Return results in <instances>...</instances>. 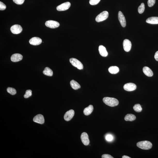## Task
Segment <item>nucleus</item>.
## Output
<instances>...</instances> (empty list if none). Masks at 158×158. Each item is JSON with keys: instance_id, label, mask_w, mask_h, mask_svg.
<instances>
[{"instance_id": "obj_28", "label": "nucleus", "mask_w": 158, "mask_h": 158, "mask_svg": "<svg viewBox=\"0 0 158 158\" xmlns=\"http://www.w3.org/2000/svg\"><path fill=\"white\" fill-rule=\"evenodd\" d=\"M100 1L101 0H90L89 3L91 5H96L98 4Z\"/></svg>"}, {"instance_id": "obj_22", "label": "nucleus", "mask_w": 158, "mask_h": 158, "mask_svg": "<svg viewBox=\"0 0 158 158\" xmlns=\"http://www.w3.org/2000/svg\"><path fill=\"white\" fill-rule=\"evenodd\" d=\"M136 119V117L134 115L132 114H128L126 115L125 120L126 121H133Z\"/></svg>"}, {"instance_id": "obj_6", "label": "nucleus", "mask_w": 158, "mask_h": 158, "mask_svg": "<svg viewBox=\"0 0 158 158\" xmlns=\"http://www.w3.org/2000/svg\"><path fill=\"white\" fill-rule=\"evenodd\" d=\"M10 30L13 33L17 34L21 33L23 30V29L20 25L15 24L11 27Z\"/></svg>"}, {"instance_id": "obj_3", "label": "nucleus", "mask_w": 158, "mask_h": 158, "mask_svg": "<svg viewBox=\"0 0 158 158\" xmlns=\"http://www.w3.org/2000/svg\"><path fill=\"white\" fill-rule=\"evenodd\" d=\"M108 12L107 11H103L97 16L95 18V20L98 22H102L106 19L108 18Z\"/></svg>"}, {"instance_id": "obj_10", "label": "nucleus", "mask_w": 158, "mask_h": 158, "mask_svg": "<svg viewBox=\"0 0 158 158\" xmlns=\"http://www.w3.org/2000/svg\"><path fill=\"white\" fill-rule=\"evenodd\" d=\"M118 18L121 26L122 27H125L126 25V21L125 16L121 11L118 12Z\"/></svg>"}, {"instance_id": "obj_20", "label": "nucleus", "mask_w": 158, "mask_h": 158, "mask_svg": "<svg viewBox=\"0 0 158 158\" xmlns=\"http://www.w3.org/2000/svg\"><path fill=\"white\" fill-rule=\"evenodd\" d=\"M71 86L73 89L77 90L81 88V86L79 83L74 80H71L70 81Z\"/></svg>"}, {"instance_id": "obj_30", "label": "nucleus", "mask_w": 158, "mask_h": 158, "mask_svg": "<svg viewBox=\"0 0 158 158\" xmlns=\"http://www.w3.org/2000/svg\"><path fill=\"white\" fill-rule=\"evenodd\" d=\"M105 139L108 142H111L113 139V137L112 135L110 134H108L106 136Z\"/></svg>"}, {"instance_id": "obj_33", "label": "nucleus", "mask_w": 158, "mask_h": 158, "mask_svg": "<svg viewBox=\"0 0 158 158\" xmlns=\"http://www.w3.org/2000/svg\"><path fill=\"white\" fill-rule=\"evenodd\" d=\"M102 158H113L111 155L109 154H105L103 155L102 156Z\"/></svg>"}, {"instance_id": "obj_11", "label": "nucleus", "mask_w": 158, "mask_h": 158, "mask_svg": "<svg viewBox=\"0 0 158 158\" xmlns=\"http://www.w3.org/2000/svg\"><path fill=\"white\" fill-rule=\"evenodd\" d=\"M123 46L124 50L126 52H129L130 50L132 47V43L129 40L125 39L123 42Z\"/></svg>"}, {"instance_id": "obj_4", "label": "nucleus", "mask_w": 158, "mask_h": 158, "mask_svg": "<svg viewBox=\"0 0 158 158\" xmlns=\"http://www.w3.org/2000/svg\"><path fill=\"white\" fill-rule=\"evenodd\" d=\"M70 62L72 65L77 67L79 70H82L83 69V65L81 62L77 59L71 58L70 59Z\"/></svg>"}, {"instance_id": "obj_32", "label": "nucleus", "mask_w": 158, "mask_h": 158, "mask_svg": "<svg viewBox=\"0 0 158 158\" xmlns=\"http://www.w3.org/2000/svg\"><path fill=\"white\" fill-rule=\"evenodd\" d=\"M6 8V5L3 3L0 2V10H4Z\"/></svg>"}, {"instance_id": "obj_8", "label": "nucleus", "mask_w": 158, "mask_h": 158, "mask_svg": "<svg viewBox=\"0 0 158 158\" xmlns=\"http://www.w3.org/2000/svg\"><path fill=\"white\" fill-rule=\"evenodd\" d=\"M136 85L133 83H128L126 84L124 86V88L126 91H131L136 89Z\"/></svg>"}, {"instance_id": "obj_25", "label": "nucleus", "mask_w": 158, "mask_h": 158, "mask_svg": "<svg viewBox=\"0 0 158 158\" xmlns=\"http://www.w3.org/2000/svg\"><path fill=\"white\" fill-rule=\"evenodd\" d=\"M7 91L9 94L14 95L16 94V91L15 88L11 87H8L7 89Z\"/></svg>"}, {"instance_id": "obj_9", "label": "nucleus", "mask_w": 158, "mask_h": 158, "mask_svg": "<svg viewBox=\"0 0 158 158\" xmlns=\"http://www.w3.org/2000/svg\"><path fill=\"white\" fill-rule=\"evenodd\" d=\"M82 142L85 146H88L90 143L88 134L86 132H83L81 136Z\"/></svg>"}, {"instance_id": "obj_31", "label": "nucleus", "mask_w": 158, "mask_h": 158, "mask_svg": "<svg viewBox=\"0 0 158 158\" xmlns=\"http://www.w3.org/2000/svg\"><path fill=\"white\" fill-rule=\"evenodd\" d=\"M15 3L17 5H21L23 4L25 0H13Z\"/></svg>"}, {"instance_id": "obj_16", "label": "nucleus", "mask_w": 158, "mask_h": 158, "mask_svg": "<svg viewBox=\"0 0 158 158\" xmlns=\"http://www.w3.org/2000/svg\"><path fill=\"white\" fill-rule=\"evenodd\" d=\"M99 51L101 56L103 57H106L108 55V53L105 47L101 45L99 47Z\"/></svg>"}, {"instance_id": "obj_26", "label": "nucleus", "mask_w": 158, "mask_h": 158, "mask_svg": "<svg viewBox=\"0 0 158 158\" xmlns=\"http://www.w3.org/2000/svg\"><path fill=\"white\" fill-rule=\"evenodd\" d=\"M145 6L144 3H142L138 8V11L139 14H142L144 12Z\"/></svg>"}, {"instance_id": "obj_1", "label": "nucleus", "mask_w": 158, "mask_h": 158, "mask_svg": "<svg viewBox=\"0 0 158 158\" xmlns=\"http://www.w3.org/2000/svg\"><path fill=\"white\" fill-rule=\"evenodd\" d=\"M103 101L106 105L111 107L117 106L119 103V102L116 99L110 97H105Z\"/></svg>"}, {"instance_id": "obj_13", "label": "nucleus", "mask_w": 158, "mask_h": 158, "mask_svg": "<svg viewBox=\"0 0 158 158\" xmlns=\"http://www.w3.org/2000/svg\"><path fill=\"white\" fill-rule=\"evenodd\" d=\"M29 43L33 46H38L41 44L42 40L40 38L37 37L32 38L29 41Z\"/></svg>"}, {"instance_id": "obj_2", "label": "nucleus", "mask_w": 158, "mask_h": 158, "mask_svg": "<svg viewBox=\"0 0 158 158\" xmlns=\"http://www.w3.org/2000/svg\"><path fill=\"white\" fill-rule=\"evenodd\" d=\"M136 145L138 148L145 150L150 149L152 147V143L149 141H141L138 142Z\"/></svg>"}, {"instance_id": "obj_5", "label": "nucleus", "mask_w": 158, "mask_h": 158, "mask_svg": "<svg viewBox=\"0 0 158 158\" xmlns=\"http://www.w3.org/2000/svg\"><path fill=\"white\" fill-rule=\"evenodd\" d=\"M45 25L47 27L51 29H55L58 27L60 24L59 22L56 21L50 20L46 21Z\"/></svg>"}, {"instance_id": "obj_23", "label": "nucleus", "mask_w": 158, "mask_h": 158, "mask_svg": "<svg viewBox=\"0 0 158 158\" xmlns=\"http://www.w3.org/2000/svg\"><path fill=\"white\" fill-rule=\"evenodd\" d=\"M44 74L46 76L51 77L53 75V72L52 70L48 67L45 68L43 71Z\"/></svg>"}, {"instance_id": "obj_21", "label": "nucleus", "mask_w": 158, "mask_h": 158, "mask_svg": "<svg viewBox=\"0 0 158 158\" xmlns=\"http://www.w3.org/2000/svg\"><path fill=\"white\" fill-rule=\"evenodd\" d=\"M108 71L111 74H117L119 72V69L117 66H111L109 68Z\"/></svg>"}, {"instance_id": "obj_15", "label": "nucleus", "mask_w": 158, "mask_h": 158, "mask_svg": "<svg viewBox=\"0 0 158 158\" xmlns=\"http://www.w3.org/2000/svg\"><path fill=\"white\" fill-rule=\"evenodd\" d=\"M22 55L18 53H16L12 55L11 57V60L13 62H17L20 61L23 59Z\"/></svg>"}, {"instance_id": "obj_7", "label": "nucleus", "mask_w": 158, "mask_h": 158, "mask_svg": "<svg viewBox=\"0 0 158 158\" xmlns=\"http://www.w3.org/2000/svg\"><path fill=\"white\" fill-rule=\"evenodd\" d=\"M71 4L69 2H64L58 6L57 7V9L59 11H64L67 10L70 8Z\"/></svg>"}, {"instance_id": "obj_17", "label": "nucleus", "mask_w": 158, "mask_h": 158, "mask_svg": "<svg viewBox=\"0 0 158 158\" xmlns=\"http://www.w3.org/2000/svg\"><path fill=\"white\" fill-rule=\"evenodd\" d=\"M146 22L151 24H158V17H149L147 19Z\"/></svg>"}, {"instance_id": "obj_29", "label": "nucleus", "mask_w": 158, "mask_h": 158, "mask_svg": "<svg viewBox=\"0 0 158 158\" xmlns=\"http://www.w3.org/2000/svg\"><path fill=\"white\" fill-rule=\"evenodd\" d=\"M156 2V0H148V5L150 7L153 6Z\"/></svg>"}, {"instance_id": "obj_27", "label": "nucleus", "mask_w": 158, "mask_h": 158, "mask_svg": "<svg viewBox=\"0 0 158 158\" xmlns=\"http://www.w3.org/2000/svg\"><path fill=\"white\" fill-rule=\"evenodd\" d=\"M32 95V90H27L26 92V93L24 95V97L25 98H29V97H30Z\"/></svg>"}, {"instance_id": "obj_18", "label": "nucleus", "mask_w": 158, "mask_h": 158, "mask_svg": "<svg viewBox=\"0 0 158 158\" xmlns=\"http://www.w3.org/2000/svg\"><path fill=\"white\" fill-rule=\"evenodd\" d=\"M143 71L144 73L148 77H151L153 75V71L149 67H144L143 68Z\"/></svg>"}, {"instance_id": "obj_12", "label": "nucleus", "mask_w": 158, "mask_h": 158, "mask_svg": "<svg viewBox=\"0 0 158 158\" xmlns=\"http://www.w3.org/2000/svg\"><path fill=\"white\" fill-rule=\"evenodd\" d=\"M74 115V111L73 110H71L66 112L64 116V118L66 121H69L71 120Z\"/></svg>"}, {"instance_id": "obj_24", "label": "nucleus", "mask_w": 158, "mask_h": 158, "mask_svg": "<svg viewBox=\"0 0 158 158\" xmlns=\"http://www.w3.org/2000/svg\"><path fill=\"white\" fill-rule=\"evenodd\" d=\"M133 109L135 111L137 112H140L142 111V108L139 104H136L133 107Z\"/></svg>"}, {"instance_id": "obj_35", "label": "nucleus", "mask_w": 158, "mask_h": 158, "mask_svg": "<svg viewBox=\"0 0 158 158\" xmlns=\"http://www.w3.org/2000/svg\"><path fill=\"white\" fill-rule=\"evenodd\" d=\"M122 158H131L126 156H124L122 157Z\"/></svg>"}, {"instance_id": "obj_14", "label": "nucleus", "mask_w": 158, "mask_h": 158, "mask_svg": "<svg viewBox=\"0 0 158 158\" xmlns=\"http://www.w3.org/2000/svg\"><path fill=\"white\" fill-rule=\"evenodd\" d=\"M33 121L39 124H43L45 122L44 117L41 114H39L33 118Z\"/></svg>"}, {"instance_id": "obj_34", "label": "nucleus", "mask_w": 158, "mask_h": 158, "mask_svg": "<svg viewBox=\"0 0 158 158\" xmlns=\"http://www.w3.org/2000/svg\"><path fill=\"white\" fill-rule=\"evenodd\" d=\"M154 57L157 61H158V51L156 52L155 55Z\"/></svg>"}, {"instance_id": "obj_19", "label": "nucleus", "mask_w": 158, "mask_h": 158, "mask_svg": "<svg viewBox=\"0 0 158 158\" xmlns=\"http://www.w3.org/2000/svg\"><path fill=\"white\" fill-rule=\"evenodd\" d=\"M94 110V107L92 105H90L88 107L84 109V113L85 115H88L91 114Z\"/></svg>"}]
</instances>
